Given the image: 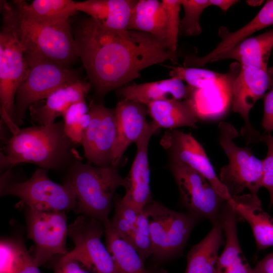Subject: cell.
Instances as JSON below:
<instances>
[{"mask_svg": "<svg viewBox=\"0 0 273 273\" xmlns=\"http://www.w3.org/2000/svg\"><path fill=\"white\" fill-rule=\"evenodd\" d=\"M73 34L78 58L100 97L137 78L147 67L177 60V55L154 36L111 29L90 17L82 19Z\"/></svg>", "mask_w": 273, "mask_h": 273, "instance_id": "obj_1", "label": "cell"}, {"mask_svg": "<svg viewBox=\"0 0 273 273\" xmlns=\"http://www.w3.org/2000/svg\"><path fill=\"white\" fill-rule=\"evenodd\" d=\"M74 145L64 131L63 121L19 129L2 148L1 170H8L21 163L34 164L47 170L71 166L80 160Z\"/></svg>", "mask_w": 273, "mask_h": 273, "instance_id": "obj_2", "label": "cell"}, {"mask_svg": "<svg viewBox=\"0 0 273 273\" xmlns=\"http://www.w3.org/2000/svg\"><path fill=\"white\" fill-rule=\"evenodd\" d=\"M2 22L15 32L26 58H41L69 67L78 58L71 20L38 24L25 17L13 2L1 1Z\"/></svg>", "mask_w": 273, "mask_h": 273, "instance_id": "obj_3", "label": "cell"}, {"mask_svg": "<svg viewBox=\"0 0 273 273\" xmlns=\"http://www.w3.org/2000/svg\"><path fill=\"white\" fill-rule=\"evenodd\" d=\"M63 183L72 189L77 201L76 213L94 218L104 225L109 215L116 190L125 181L117 166H97L74 162L69 167Z\"/></svg>", "mask_w": 273, "mask_h": 273, "instance_id": "obj_4", "label": "cell"}, {"mask_svg": "<svg viewBox=\"0 0 273 273\" xmlns=\"http://www.w3.org/2000/svg\"><path fill=\"white\" fill-rule=\"evenodd\" d=\"M218 142L228 159V163L220 169L219 179L233 197L247 189L257 195L262 187V160L256 157L247 146H238L234 140L238 136L235 127L228 122L218 126Z\"/></svg>", "mask_w": 273, "mask_h": 273, "instance_id": "obj_5", "label": "cell"}, {"mask_svg": "<svg viewBox=\"0 0 273 273\" xmlns=\"http://www.w3.org/2000/svg\"><path fill=\"white\" fill-rule=\"evenodd\" d=\"M25 59L26 71L15 100V123L18 126L23 123L26 112L32 104L78 78L76 72L69 67L44 59Z\"/></svg>", "mask_w": 273, "mask_h": 273, "instance_id": "obj_6", "label": "cell"}, {"mask_svg": "<svg viewBox=\"0 0 273 273\" xmlns=\"http://www.w3.org/2000/svg\"><path fill=\"white\" fill-rule=\"evenodd\" d=\"M143 210L149 222L153 257L158 260H165L181 255L199 220L189 213L171 210L153 200Z\"/></svg>", "mask_w": 273, "mask_h": 273, "instance_id": "obj_7", "label": "cell"}, {"mask_svg": "<svg viewBox=\"0 0 273 273\" xmlns=\"http://www.w3.org/2000/svg\"><path fill=\"white\" fill-rule=\"evenodd\" d=\"M47 170L39 168L26 181L1 184V196H16L32 210L75 211L77 201L71 187L51 180Z\"/></svg>", "mask_w": 273, "mask_h": 273, "instance_id": "obj_8", "label": "cell"}, {"mask_svg": "<svg viewBox=\"0 0 273 273\" xmlns=\"http://www.w3.org/2000/svg\"><path fill=\"white\" fill-rule=\"evenodd\" d=\"M26 71L24 50L12 28L2 22L0 31V103L2 121L11 133L15 124V100Z\"/></svg>", "mask_w": 273, "mask_h": 273, "instance_id": "obj_9", "label": "cell"}, {"mask_svg": "<svg viewBox=\"0 0 273 273\" xmlns=\"http://www.w3.org/2000/svg\"><path fill=\"white\" fill-rule=\"evenodd\" d=\"M105 226L100 221L80 214L68 225L74 249L62 256L77 261L91 273H118L111 254L101 241Z\"/></svg>", "mask_w": 273, "mask_h": 273, "instance_id": "obj_10", "label": "cell"}, {"mask_svg": "<svg viewBox=\"0 0 273 273\" xmlns=\"http://www.w3.org/2000/svg\"><path fill=\"white\" fill-rule=\"evenodd\" d=\"M169 169L178 187L181 203L199 220L212 223L220 218L227 202L202 174L181 163L170 161Z\"/></svg>", "mask_w": 273, "mask_h": 273, "instance_id": "obj_11", "label": "cell"}, {"mask_svg": "<svg viewBox=\"0 0 273 273\" xmlns=\"http://www.w3.org/2000/svg\"><path fill=\"white\" fill-rule=\"evenodd\" d=\"M26 223L27 237L35 245L32 257L37 266L44 264L55 255L63 256L68 252L66 212L38 211L28 208Z\"/></svg>", "mask_w": 273, "mask_h": 273, "instance_id": "obj_12", "label": "cell"}, {"mask_svg": "<svg viewBox=\"0 0 273 273\" xmlns=\"http://www.w3.org/2000/svg\"><path fill=\"white\" fill-rule=\"evenodd\" d=\"M160 145L168 153L170 161L185 165L204 176L218 195L230 205L233 198L217 176L202 145L190 133L177 129L167 130Z\"/></svg>", "mask_w": 273, "mask_h": 273, "instance_id": "obj_13", "label": "cell"}, {"mask_svg": "<svg viewBox=\"0 0 273 273\" xmlns=\"http://www.w3.org/2000/svg\"><path fill=\"white\" fill-rule=\"evenodd\" d=\"M273 85V70L240 66L232 86L233 110L245 122L242 133L249 142H260L261 134L251 124L249 113L255 103L264 97Z\"/></svg>", "mask_w": 273, "mask_h": 273, "instance_id": "obj_14", "label": "cell"}, {"mask_svg": "<svg viewBox=\"0 0 273 273\" xmlns=\"http://www.w3.org/2000/svg\"><path fill=\"white\" fill-rule=\"evenodd\" d=\"M89 112L90 120L81 144L84 156L88 163L95 166L112 165L116 138L115 109L92 102Z\"/></svg>", "mask_w": 273, "mask_h": 273, "instance_id": "obj_15", "label": "cell"}, {"mask_svg": "<svg viewBox=\"0 0 273 273\" xmlns=\"http://www.w3.org/2000/svg\"><path fill=\"white\" fill-rule=\"evenodd\" d=\"M159 128L153 121L148 123L135 143L136 154L130 169L124 177L125 193L121 198L140 211L153 200L150 187V170L148 150L151 136Z\"/></svg>", "mask_w": 273, "mask_h": 273, "instance_id": "obj_16", "label": "cell"}, {"mask_svg": "<svg viewBox=\"0 0 273 273\" xmlns=\"http://www.w3.org/2000/svg\"><path fill=\"white\" fill-rule=\"evenodd\" d=\"M115 109L116 138L112 165L118 166L127 148L139 139L148 123L147 107L138 102L122 99Z\"/></svg>", "mask_w": 273, "mask_h": 273, "instance_id": "obj_17", "label": "cell"}, {"mask_svg": "<svg viewBox=\"0 0 273 273\" xmlns=\"http://www.w3.org/2000/svg\"><path fill=\"white\" fill-rule=\"evenodd\" d=\"M90 85L77 78L61 86L29 107L31 120L37 125L53 124L56 118L62 116L73 104L85 100Z\"/></svg>", "mask_w": 273, "mask_h": 273, "instance_id": "obj_18", "label": "cell"}, {"mask_svg": "<svg viewBox=\"0 0 273 273\" xmlns=\"http://www.w3.org/2000/svg\"><path fill=\"white\" fill-rule=\"evenodd\" d=\"M230 205L238 217L250 224L258 250L273 246V217L263 210L258 195L249 193L233 197Z\"/></svg>", "mask_w": 273, "mask_h": 273, "instance_id": "obj_19", "label": "cell"}, {"mask_svg": "<svg viewBox=\"0 0 273 273\" xmlns=\"http://www.w3.org/2000/svg\"><path fill=\"white\" fill-rule=\"evenodd\" d=\"M238 216L226 202L220 215L225 245L217 263V273H255L247 262L237 234Z\"/></svg>", "mask_w": 273, "mask_h": 273, "instance_id": "obj_20", "label": "cell"}, {"mask_svg": "<svg viewBox=\"0 0 273 273\" xmlns=\"http://www.w3.org/2000/svg\"><path fill=\"white\" fill-rule=\"evenodd\" d=\"M122 99L129 100L146 106L150 103L162 100H185L188 86L178 78L171 77L156 81L124 86L117 89Z\"/></svg>", "mask_w": 273, "mask_h": 273, "instance_id": "obj_21", "label": "cell"}, {"mask_svg": "<svg viewBox=\"0 0 273 273\" xmlns=\"http://www.w3.org/2000/svg\"><path fill=\"white\" fill-rule=\"evenodd\" d=\"M272 49L273 29L246 39L215 57L210 63L225 59H234L240 66L267 69Z\"/></svg>", "mask_w": 273, "mask_h": 273, "instance_id": "obj_22", "label": "cell"}, {"mask_svg": "<svg viewBox=\"0 0 273 273\" xmlns=\"http://www.w3.org/2000/svg\"><path fill=\"white\" fill-rule=\"evenodd\" d=\"M212 223L207 236L188 252L185 273H217L218 251L223 244L224 232L220 216Z\"/></svg>", "mask_w": 273, "mask_h": 273, "instance_id": "obj_23", "label": "cell"}, {"mask_svg": "<svg viewBox=\"0 0 273 273\" xmlns=\"http://www.w3.org/2000/svg\"><path fill=\"white\" fill-rule=\"evenodd\" d=\"M12 2L25 17L41 25L65 22L78 12L76 2L72 0H34L30 4L23 0Z\"/></svg>", "mask_w": 273, "mask_h": 273, "instance_id": "obj_24", "label": "cell"}, {"mask_svg": "<svg viewBox=\"0 0 273 273\" xmlns=\"http://www.w3.org/2000/svg\"><path fill=\"white\" fill-rule=\"evenodd\" d=\"M147 107L148 114L159 128L171 130L183 126L194 127L199 119L187 100H159Z\"/></svg>", "mask_w": 273, "mask_h": 273, "instance_id": "obj_25", "label": "cell"}, {"mask_svg": "<svg viewBox=\"0 0 273 273\" xmlns=\"http://www.w3.org/2000/svg\"><path fill=\"white\" fill-rule=\"evenodd\" d=\"M166 20V14L162 1L138 0L128 29L150 34L167 46Z\"/></svg>", "mask_w": 273, "mask_h": 273, "instance_id": "obj_26", "label": "cell"}, {"mask_svg": "<svg viewBox=\"0 0 273 273\" xmlns=\"http://www.w3.org/2000/svg\"><path fill=\"white\" fill-rule=\"evenodd\" d=\"M106 246L111 254L118 273H166L147 269L134 248L119 237L110 225H104Z\"/></svg>", "mask_w": 273, "mask_h": 273, "instance_id": "obj_27", "label": "cell"}, {"mask_svg": "<svg viewBox=\"0 0 273 273\" xmlns=\"http://www.w3.org/2000/svg\"><path fill=\"white\" fill-rule=\"evenodd\" d=\"M171 77L185 81L188 86L194 88H205L230 81L238 74L240 65L234 64L233 69L225 74L195 67L170 66Z\"/></svg>", "mask_w": 273, "mask_h": 273, "instance_id": "obj_28", "label": "cell"}, {"mask_svg": "<svg viewBox=\"0 0 273 273\" xmlns=\"http://www.w3.org/2000/svg\"><path fill=\"white\" fill-rule=\"evenodd\" d=\"M0 262V273H16L34 263L23 243L10 239L1 240Z\"/></svg>", "mask_w": 273, "mask_h": 273, "instance_id": "obj_29", "label": "cell"}, {"mask_svg": "<svg viewBox=\"0 0 273 273\" xmlns=\"http://www.w3.org/2000/svg\"><path fill=\"white\" fill-rule=\"evenodd\" d=\"M64 129L74 144H81L84 132L90 120L89 107L85 100L73 104L63 115Z\"/></svg>", "mask_w": 273, "mask_h": 273, "instance_id": "obj_30", "label": "cell"}, {"mask_svg": "<svg viewBox=\"0 0 273 273\" xmlns=\"http://www.w3.org/2000/svg\"><path fill=\"white\" fill-rule=\"evenodd\" d=\"M114 209L110 225L119 237L127 241L134 231L141 211L120 197L114 198Z\"/></svg>", "mask_w": 273, "mask_h": 273, "instance_id": "obj_31", "label": "cell"}, {"mask_svg": "<svg viewBox=\"0 0 273 273\" xmlns=\"http://www.w3.org/2000/svg\"><path fill=\"white\" fill-rule=\"evenodd\" d=\"M184 16L180 22L179 34L185 36H197L202 32L200 17L207 7L209 0H180Z\"/></svg>", "mask_w": 273, "mask_h": 273, "instance_id": "obj_32", "label": "cell"}, {"mask_svg": "<svg viewBox=\"0 0 273 273\" xmlns=\"http://www.w3.org/2000/svg\"><path fill=\"white\" fill-rule=\"evenodd\" d=\"M137 251L144 262L153 254V245L148 218L142 210L133 232L127 241Z\"/></svg>", "mask_w": 273, "mask_h": 273, "instance_id": "obj_33", "label": "cell"}, {"mask_svg": "<svg viewBox=\"0 0 273 273\" xmlns=\"http://www.w3.org/2000/svg\"><path fill=\"white\" fill-rule=\"evenodd\" d=\"M109 12L105 21L102 23L111 29H128L137 1L109 0Z\"/></svg>", "mask_w": 273, "mask_h": 273, "instance_id": "obj_34", "label": "cell"}, {"mask_svg": "<svg viewBox=\"0 0 273 273\" xmlns=\"http://www.w3.org/2000/svg\"><path fill=\"white\" fill-rule=\"evenodd\" d=\"M161 1L166 14L167 47L171 53L177 55L180 22L179 18V11L181 6L180 0Z\"/></svg>", "mask_w": 273, "mask_h": 273, "instance_id": "obj_35", "label": "cell"}, {"mask_svg": "<svg viewBox=\"0 0 273 273\" xmlns=\"http://www.w3.org/2000/svg\"><path fill=\"white\" fill-rule=\"evenodd\" d=\"M260 142L267 146V150L265 157L262 160L263 165L262 187L268 191L270 196V204H273V135L270 133L265 132L261 135Z\"/></svg>", "mask_w": 273, "mask_h": 273, "instance_id": "obj_36", "label": "cell"}, {"mask_svg": "<svg viewBox=\"0 0 273 273\" xmlns=\"http://www.w3.org/2000/svg\"><path fill=\"white\" fill-rule=\"evenodd\" d=\"M109 0H86L76 2L77 11L83 12L101 23L107 19L109 12Z\"/></svg>", "mask_w": 273, "mask_h": 273, "instance_id": "obj_37", "label": "cell"}, {"mask_svg": "<svg viewBox=\"0 0 273 273\" xmlns=\"http://www.w3.org/2000/svg\"><path fill=\"white\" fill-rule=\"evenodd\" d=\"M264 112L262 126L266 133L273 131V85L264 96Z\"/></svg>", "mask_w": 273, "mask_h": 273, "instance_id": "obj_38", "label": "cell"}, {"mask_svg": "<svg viewBox=\"0 0 273 273\" xmlns=\"http://www.w3.org/2000/svg\"><path fill=\"white\" fill-rule=\"evenodd\" d=\"M54 273H87L76 261L63 256L54 266Z\"/></svg>", "mask_w": 273, "mask_h": 273, "instance_id": "obj_39", "label": "cell"}, {"mask_svg": "<svg viewBox=\"0 0 273 273\" xmlns=\"http://www.w3.org/2000/svg\"><path fill=\"white\" fill-rule=\"evenodd\" d=\"M253 268L255 273H273V252L259 261Z\"/></svg>", "mask_w": 273, "mask_h": 273, "instance_id": "obj_40", "label": "cell"}, {"mask_svg": "<svg viewBox=\"0 0 273 273\" xmlns=\"http://www.w3.org/2000/svg\"><path fill=\"white\" fill-rule=\"evenodd\" d=\"M211 6L218 7L223 11H226L238 1L235 0H209Z\"/></svg>", "mask_w": 273, "mask_h": 273, "instance_id": "obj_41", "label": "cell"}, {"mask_svg": "<svg viewBox=\"0 0 273 273\" xmlns=\"http://www.w3.org/2000/svg\"><path fill=\"white\" fill-rule=\"evenodd\" d=\"M16 273H41L38 267L34 263H32L18 271Z\"/></svg>", "mask_w": 273, "mask_h": 273, "instance_id": "obj_42", "label": "cell"}, {"mask_svg": "<svg viewBox=\"0 0 273 273\" xmlns=\"http://www.w3.org/2000/svg\"><path fill=\"white\" fill-rule=\"evenodd\" d=\"M262 1H246L247 3L249 4V5L252 6H256L258 5H261V4L263 2Z\"/></svg>", "mask_w": 273, "mask_h": 273, "instance_id": "obj_43", "label": "cell"}]
</instances>
